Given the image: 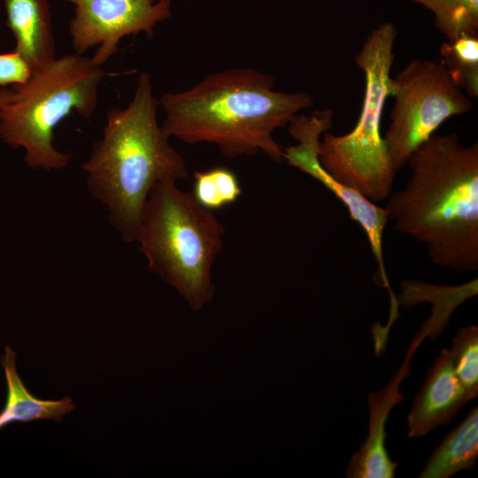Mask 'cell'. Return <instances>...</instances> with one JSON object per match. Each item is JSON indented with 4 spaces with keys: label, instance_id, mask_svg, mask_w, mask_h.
I'll list each match as a JSON object with an SVG mask.
<instances>
[{
    "label": "cell",
    "instance_id": "6da1fadb",
    "mask_svg": "<svg viewBox=\"0 0 478 478\" xmlns=\"http://www.w3.org/2000/svg\"><path fill=\"white\" fill-rule=\"evenodd\" d=\"M405 187L388 197L395 228L423 244L436 266L478 270V143L432 135L410 156Z\"/></svg>",
    "mask_w": 478,
    "mask_h": 478
},
{
    "label": "cell",
    "instance_id": "7a4b0ae2",
    "mask_svg": "<svg viewBox=\"0 0 478 478\" xmlns=\"http://www.w3.org/2000/svg\"><path fill=\"white\" fill-rule=\"evenodd\" d=\"M274 87L273 76L251 67L208 74L189 89L161 96L162 126L171 137L212 143L227 158L261 151L283 162V148L273 134L312 106L313 99L308 93L281 92Z\"/></svg>",
    "mask_w": 478,
    "mask_h": 478
},
{
    "label": "cell",
    "instance_id": "3957f363",
    "mask_svg": "<svg viewBox=\"0 0 478 478\" xmlns=\"http://www.w3.org/2000/svg\"><path fill=\"white\" fill-rule=\"evenodd\" d=\"M158 105L150 75L141 73L129 104L107 112L103 135L81 166L89 192L107 209L110 223L126 242L136 240L151 188L188 175L184 158L158 122Z\"/></svg>",
    "mask_w": 478,
    "mask_h": 478
},
{
    "label": "cell",
    "instance_id": "277c9868",
    "mask_svg": "<svg viewBox=\"0 0 478 478\" xmlns=\"http://www.w3.org/2000/svg\"><path fill=\"white\" fill-rule=\"evenodd\" d=\"M224 227L212 211L176 181L157 182L143 207L135 242L147 268L173 286L194 311L215 294L212 268L223 248Z\"/></svg>",
    "mask_w": 478,
    "mask_h": 478
},
{
    "label": "cell",
    "instance_id": "5b68a950",
    "mask_svg": "<svg viewBox=\"0 0 478 478\" xmlns=\"http://www.w3.org/2000/svg\"><path fill=\"white\" fill-rule=\"evenodd\" d=\"M104 76L102 66L81 54L56 58L25 84L13 86L0 110V138L23 149V160L31 168H66L71 156L55 148L54 130L72 112L92 116Z\"/></svg>",
    "mask_w": 478,
    "mask_h": 478
},
{
    "label": "cell",
    "instance_id": "8992f818",
    "mask_svg": "<svg viewBox=\"0 0 478 478\" xmlns=\"http://www.w3.org/2000/svg\"><path fill=\"white\" fill-rule=\"evenodd\" d=\"M397 31L389 21L371 31L354 61L363 71L362 108L355 127L347 134L325 132L318 157L324 169L337 181L376 203L392 192L396 173L381 126L388 96Z\"/></svg>",
    "mask_w": 478,
    "mask_h": 478
},
{
    "label": "cell",
    "instance_id": "52a82bcc",
    "mask_svg": "<svg viewBox=\"0 0 478 478\" xmlns=\"http://www.w3.org/2000/svg\"><path fill=\"white\" fill-rule=\"evenodd\" d=\"M390 96L394 104L383 139L396 173L443 123L473 107L443 65L429 59L411 60L391 77Z\"/></svg>",
    "mask_w": 478,
    "mask_h": 478
},
{
    "label": "cell",
    "instance_id": "ba28073f",
    "mask_svg": "<svg viewBox=\"0 0 478 478\" xmlns=\"http://www.w3.org/2000/svg\"><path fill=\"white\" fill-rule=\"evenodd\" d=\"M333 119L331 109L316 111L310 117L298 113L293 116L288 127L297 143L283 148L284 161L320 181L346 207L351 219L365 232L382 285L388 287L382 252L383 234L389 222L385 207L337 181L324 169L318 157L320 135L332 127Z\"/></svg>",
    "mask_w": 478,
    "mask_h": 478
},
{
    "label": "cell",
    "instance_id": "9c48e42d",
    "mask_svg": "<svg viewBox=\"0 0 478 478\" xmlns=\"http://www.w3.org/2000/svg\"><path fill=\"white\" fill-rule=\"evenodd\" d=\"M74 6L69 23L73 49L78 54L95 46L91 59L102 66L117 51L127 35H152L155 27L172 15L171 0H62Z\"/></svg>",
    "mask_w": 478,
    "mask_h": 478
},
{
    "label": "cell",
    "instance_id": "30bf717a",
    "mask_svg": "<svg viewBox=\"0 0 478 478\" xmlns=\"http://www.w3.org/2000/svg\"><path fill=\"white\" fill-rule=\"evenodd\" d=\"M421 341L422 338L417 336L412 340L405 361L386 387L368 395L370 409L368 435L366 440L351 456L346 468V477H394L397 463L391 460L385 447V426L391 409L405 400L399 387L401 382L409 377L412 357Z\"/></svg>",
    "mask_w": 478,
    "mask_h": 478
},
{
    "label": "cell",
    "instance_id": "8fae6325",
    "mask_svg": "<svg viewBox=\"0 0 478 478\" xmlns=\"http://www.w3.org/2000/svg\"><path fill=\"white\" fill-rule=\"evenodd\" d=\"M469 399L456 375L451 351L443 349L427 373L407 415V436H423L446 425Z\"/></svg>",
    "mask_w": 478,
    "mask_h": 478
},
{
    "label": "cell",
    "instance_id": "7c38bea8",
    "mask_svg": "<svg viewBox=\"0 0 478 478\" xmlns=\"http://www.w3.org/2000/svg\"><path fill=\"white\" fill-rule=\"evenodd\" d=\"M6 25L16 40L19 52L35 73L55 57L51 13L48 0H3Z\"/></svg>",
    "mask_w": 478,
    "mask_h": 478
},
{
    "label": "cell",
    "instance_id": "4fadbf2b",
    "mask_svg": "<svg viewBox=\"0 0 478 478\" xmlns=\"http://www.w3.org/2000/svg\"><path fill=\"white\" fill-rule=\"evenodd\" d=\"M1 364L7 384V396L0 412V429L13 422H29L41 420L61 421L62 417L76 406L69 396L59 400H42L29 392L16 368V353L4 347Z\"/></svg>",
    "mask_w": 478,
    "mask_h": 478
},
{
    "label": "cell",
    "instance_id": "5bb4252c",
    "mask_svg": "<svg viewBox=\"0 0 478 478\" xmlns=\"http://www.w3.org/2000/svg\"><path fill=\"white\" fill-rule=\"evenodd\" d=\"M477 278L456 286H441L419 281H404L396 297L397 305L409 308L422 302L433 305L431 316L424 322L417 336L434 340L447 327L453 311L466 299L477 295Z\"/></svg>",
    "mask_w": 478,
    "mask_h": 478
},
{
    "label": "cell",
    "instance_id": "9a60e30c",
    "mask_svg": "<svg viewBox=\"0 0 478 478\" xmlns=\"http://www.w3.org/2000/svg\"><path fill=\"white\" fill-rule=\"evenodd\" d=\"M478 459V408L447 434L429 457L420 478H449L473 469Z\"/></svg>",
    "mask_w": 478,
    "mask_h": 478
},
{
    "label": "cell",
    "instance_id": "2e32d148",
    "mask_svg": "<svg viewBox=\"0 0 478 478\" xmlns=\"http://www.w3.org/2000/svg\"><path fill=\"white\" fill-rule=\"evenodd\" d=\"M440 61L454 83L470 98L478 96V35H461L443 42Z\"/></svg>",
    "mask_w": 478,
    "mask_h": 478
},
{
    "label": "cell",
    "instance_id": "e0dca14e",
    "mask_svg": "<svg viewBox=\"0 0 478 478\" xmlns=\"http://www.w3.org/2000/svg\"><path fill=\"white\" fill-rule=\"evenodd\" d=\"M430 11L435 26L447 41L478 35V0H411Z\"/></svg>",
    "mask_w": 478,
    "mask_h": 478
},
{
    "label": "cell",
    "instance_id": "ac0fdd59",
    "mask_svg": "<svg viewBox=\"0 0 478 478\" xmlns=\"http://www.w3.org/2000/svg\"><path fill=\"white\" fill-rule=\"evenodd\" d=\"M192 193L202 206L214 211L235 203L242 194V188L234 172L216 166L195 172Z\"/></svg>",
    "mask_w": 478,
    "mask_h": 478
},
{
    "label": "cell",
    "instance_id": "d6986e66",
    "mask_svg": "<svg viewBox=\"0 0 478 478\" xmlns=\"http://www.w3.org/2000/svg\"><path fill=\"white\" fill-rule=\"evenodd\" d=\"M454 370L469 400L478 395V328H460L450 350Z\"/></svg>",
    "mask_w": 478,
    "mask_h": 478
},
{
    "label": "cell",
    "instance_id": "ffe728a7",
    "mask_svg": "<svg viewBox=\"0 0 478 478\" xmlns=\"http://www.w3.org/2000/svg\"><path fill=\"white\" fill-rule=\"evenodd\" d=\"M32 74L29 65L16 50L0 54V86L25 84Z\"/></svg>",
    "mask_w": 478,
    "mask_h": 478
},
{
    "label": "cell",
    "instance_id": "44dd1931",
    "mask_svg": "<svg viewBox=\"0 0 478 478\" xmlns=\"http://www.w3.org/2000/svg\"><path fill=\"white\" fill-rule=\"evenodd\" d=\"M12 93V89H0V110L4 104L9 100Z\"/></svg>",
    "mask_w": 478,
    "mask_h": 478
}]
</instances>
